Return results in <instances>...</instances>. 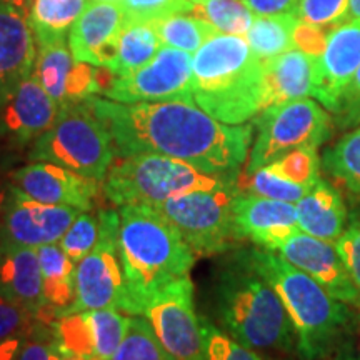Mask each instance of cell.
Segmentation results:
<instances>
[{"instance_id":"1","label":"cell","mask_w":360,"mask_h":360,"mask_svg":"<svg viewBox=\"0 0 360 360\" xmlns=\"http://www.w3.org/2000/svg\"><path fill=\"white\" fill-rule=\"evenodd\" d=\"M87 102L109 130L119 157L167 155L237 180L250 154L254 125L219 122L192 101L120 103L96 96Z\"/></svg>"},{"instance_id":"2","label":"cell","mask_w":360,"mask_h":360,"mask_svg":"<svg viewBox=\"0 0 360 360\" xmlns=\"http://www.w3.org/2000/svg\"><path fill=\"white\" fill-rule=\"evenodd\" d=\"M210 307L225 334L255 352H289L297 342L281 297L247 250L232 254L215 270Z\"/></svg>"},{"instance_id":"3","label":"cell","mask_w":360,"mask_h":360,"mask_svg":"<svg viewBox=\"0 0 360 360\" xmlns=\"http://www.w3.org/2000/svg\"><path fill=\"white\" fill-rule=\"evenodd\" d=\"M119 255L125 278L129 315H143L157 294L191 278L195 262L187 242L159 210L147 205L120 207Z\"/></svg>"},{"instance_id":"4","label":"cell","mask_w":360,"mask_h":360,"mask_svg":"<svg viewBox=\"0 0 360 360\" xmlns=\"http://www.w3.org/2000/svg\"><path fill=\"white\" fill-rule=\"evenodd\" d=\"M192 98L219 122L247 124L265 109L264 60L242 35L215 34L192 57Z\"/></svg>"},{"instance_id":"5","label":"cell","mask_w":360,"mask_h":360,"mask_svg":"<svg viewBox=\"0 0 360 360\" xmlns=\"http://www.w3.org/2000/svg\"><path fill=\"white\" fill-rule=\"evenodd\" d=\"M255 269L281 297L295 330L297 350L305 360H319L335 349L350 322L349 305L342 304L321 283L269 249H249Z\"/></svg>"},{"instance_id":"6","label":"cell","mask_w":360,"mask_h":360,"mask_svg":"<svg viewBox=\"0 0 360 360\" xmlns=\"http://www.w3.org/2000/svg\"><path fill=\"white\" fill-rule=\"evenodd\" d=\"M237 180L210 175L187 162L159 154L122 157L103 179V193L112 204L157 209L172 197L236 186Z\"/></svg>"},{"instance_id":"7","label":"cell","mask_w":360,"mask_h":360,"mask_svg":"<svg viewBox=\"0 0 360 360\" xmlns=\"http://www.w3.org/2000/svg\"><path fill=\"white\" fill-rule=\"evenodd\" d=\"M114 155L109 130L85 101L58 107L52 127L32 143L27 159L51 162L102 182Z\"/></svg>"},{"instance_id":"8","label":"cell","mask_w":360,"mask_h":360,"mask_svg":"<svg viewBox=\"0 0 360 360\" xmlns=\"http://www.w3.org/2000/svg\"><path fill=\"white\" fill-rule=\"evenodd\" d=\"M255 134L244 174L259 169L300 148H319L332 137L330 112L314 98H297L270 105L255 117Z\"/></svg>"},{"instance_id":"9","label":"cell","mask_w":360,"mask_h":360,"mask_svg":"<svg viewBox=\"0 0 360 360\" xmlns=\"http://www.w3.org/2000/svg\"><path fill=\"white\" fill-rule=\"evenodd\" d=\"M237 184L217 191L191 192L165 200L155 210L177 229L195 255H219L242 242L233 219Z\"/></svg>"},{"instance_id":"10","label":"cell","mask_w":360,"mask_h":360,"mask_svg":"<svg viewBox=\"0 0 360 360\" xmlns=\"http://www.w3.org/2000/svg\"><path fill=\"white\" fill-rule=\"evenodd\" d=\"M101 238L97 245L77 264L75 302L64 315L115 309L124 312L125 278L119 255L120 215L112 209L98 210ZM62 315V317H64Z\"/></svg>"},{"instance_id":"11","label":"cell","mask_w":360,"mask_h":360,"mask_svg":"<svg viewBox=\"0 0 360 360\" xmlns=\"http://www.w3.org/2000/svg\"><path fill=\"white\" fill-rule=\"evenodd\" d=\"M105 97L120 103L192 101V57L186 51L164 47L148 64L117 75Z\"/></svg>"},{"instance_id":"12","label":"cell","mask_w":360,"mask_h":360,"mask_svg":"<svg viewBox=\"0 0 360 360\" xmlns=\"http://www.w3.org/2000/svg\"><path fill=\"white\" fill-rule=\"evenodd\" d=\"M143 315L175 360H205L204 335L193 309L191 278L172 283L157 294Z\"/></svg>"},{"instance_id":"13","label":"cell","mask_w":360,"mask_h":360,"mask_svg":"<svg viewBox=\"0 0 360 360\" xmlns=\"http://www.w3.org/2000/svg\"><path fill=\"white\" fill-rule=\"evenodd\" d=\"M80 210L51 205L30 199L8 184V193L0 220V245L39 247L57 244L77 219Z\"/></svg>"},{"instance_id":"14","label":"cell","mask_w":360,"mask_h":360,"mask_svg":"<svg viewBox=\"0 0 360 360\" xmlns=\"http://www.w3.org/2000/svg\"><path fill=\"white\" fill-rule=\"evenodd\" d=\"M58 103L30 75L0 105V152H19L52 127Z\"/></svg>"},{"instance_id":"15","label":"cell","mask_w":360,"mask_h":360,"mask_svg":"<svg viewBox=\"0 0 360 360\" xmlns=\"http://www.w3.org/2000/svg\"><path fill=\"white\" fill-rule=\"evenodd\" d=\"M8 184L30 199L51 205L74 207L89 212L97 197L98 182L51 162H30L8 175Z\"/></svg>"},{"instance_id":"16","label":"cell","mask_w":360,"mask_h":360,"mask_svg":"<svg viewBox=\"0 0 360 360\" xmlns=\"http://www.w3.org/2000/svg\"><path fill=\"white\" fill-rule=\"evenodd\" d=\"M277 252L287 262L321 283L334 299L360 309V294L355 289L334 242L299 232L283 242Z\"/></svg>"},{"instance_id":"17","label":"cell","mask_w":360,"mask_h":360,"mask_svg":"<svg viewBox=\"0 0 360 360\" xmlns=\"http://www.w3.org/2000/svg\"><path fill=\"white\" fill-rule=\"evenodd\" d=\"M233 219L242 240L269 250H278L283 242L300 232L297 207L255 193H238L233 200Z\"/></svg>"},{"instance_id":"18","label":"cell","mask_w":360,"mask_h":360,"mask_svg":"<svg viewBox=\"0 0 360 360\" xmlns=\"http://www.w3.org/2000/svg\"><path fill=\"white\" fill-rule=\"evenodd\" d=\"M317 65V92L314 98L335 114L345 89L360 67V19H349L330 30Z\"/></svg>"},{"instance_id":"19","label":"cell","mask_w":360,"mask_h":360,"mask_svg":"<svg viewBox=\"0 0 360 360\" xmlns=\"http://www.w3.org/2000/svg\"><path fill=\"white\" fill-rule=\"evenodd\" d=\"M124 24L125 12L120 2H85L69 32L72 56L79 62L109 67Z\"/></svg>"},{"instance_id":"20","label":"cell","mask_w":360,"mask_h":360,"mask_svg":"<svg viewBox=\"0 0 360 360\" xmlns=\"http://www.w3.org/2000/svg\"><path fill=\"white\" fill-rule=\"evenodd\" d=\"M37 42L29 17L0 4V105L32 75Z\"/></svg>"},{"instance_id":"21","label":"cell","mask_w":360,"mask_h":360,"mask_svg":"<svg viewBox=\"0 0 360 360\" xmlns=\"http://www.w3.org/2000/svg\"><path fill=\"white\" fill-rule=\"evenodd\" d=\"M319 57L299 49L264 60L265 109L276 103L315 97L319 77Z\"/></svg>"},{"instance_id":"22","label":"cell","mask_w":360,"mask_h":360,"mask_svg":"<svg viewBox=\"0 0 360 360\" xmlns=\"http://www.w3.org/2000/svg\"><path fill=\"white\" fill-rule=\"evenodd\" d=\"M0 295L32 312L44 307L42 269L37 250L0 245Z\"/></svg>"},{"instance_id":"23","label":"cell","mask_w":360,"mask_h":360,"mask_svg":"<svg viewBox=\"0 0 360 360\" xmlns=\"http://www.w3.org/2000/svg\"><path fill=\"white\" fill-rule=\"evenodd\" d=\"M295 207L300 232L312 237L335 244L347 227V207L340 192L327 180H319Z\"/></svg>"},{"instance_id":"24","label":"cell","mask_w":360,"mask_h":360,"mask_svg":"<svg viewBox=\"0 0 360 360\" xmlns=\"http://www.w3.org/2000/svg\"><path fill=\"white\" fill-rule=\"evenodd\" d=\"M37 255L42 269V292L45 304H49L62 317L75 302V262L65 254L60 244L39 247Z\"/></svg>"},{"instance_id":"25","label":"cell","mask_w":360,"mask_h":360,"mask_svg":"<svg viewBox=\"0 0 360 360\" xmlns=\"http://www.w3.org/2000/svg\"><path fill=\"white\" fill-rule=\"evenodd\" d=\"M164 47L162 40L147 22H125L115 42V53L107 69L115 75H125L141 69Z\"/></svg>"},{"instance_id":"26","label":"cell","mask_w":360,"mask_h":360,"mask_svg":"<svg viewBox=\"0 0 360 360\" xmlns=\"http://www.w3.org/2000/svg\"><path fill=\"white\" fill-rule=\"evenodd\" d=\"M75 64H77V60L72 56L65 39L37 45L34 75L42 84V87L47 90L49 96L58 103V107L65 103L67 85H69Z\"/></svg>"},{"instance_id":"27","label":"cell","mask_w":360,"mask_h":360,"mask_svg":"<svg viewBox=\"0 0 360 360\" xmlns=\"http://www.w3.org/2000/svg\"><path fill=\"white\" fill-rule=\"evenodd\" d=\"M84 7L85 0H32L27 17L37 45L65 39Z\"/></svg>"},{"instance_id":"28","label":"cell","mask_w":360,"mask_h":360,"mask_svg":"<svg viewBox=\"0 0 360 360\" xmlns=\"http://www.w3.org/2000/svg\"><path fill=\"white\" fill-rule=\"evenodd\" d=\"M295 13L274 17H255L245 34L252 52L262 60L272 58L294 49V29L297 25Z\"/></svg>"},{"instance_id":"29","label":"cell","mask_w":360,"mask_h":360,"mask_svg":"<svg viewBox=\"0 0 360 360\" xmlns=\"http://www.w3.org/2000/svg\"><path fill=\"white\" fill-rule=\"evenodd\" d=\"M322 167L354 199L360 200V125L323 152Z\"/></svg>"},{"instance_id":"30","label":"cell","mask_w":360,"mask_h":360,"mask_svg":"<svg viewBox=\"0 0 360 360\" xmlns=\"http://www.w3.org/2000/svg\"><path fill=\"white\" fill-rule=\"evenodd\" d=\"M152 25L159 34L162 44L188 53H195L207 40L220 34L212 24L192 13H175L152 22Z\"/></svg>"},{"instance_id":"31","label":"cell","mask_w":360,"mask_h":360,"mask_svg":"<svg viewBox=\"0 0 360 360\" xmlns=\"http://www.w3.org/2000/svg\"><path fill=\"white\" fill-rule=\"evenodd\" d=\"M110 360H175L164 347L150 322L141 315H130L122 344Z\"/></svg>"},{"instance_id":"32","label":"cell","mask_w":360,"mask_h":360,"mask_svg":"<svg viewBox=\"0 0 360 360\" xmlns=\"http://www.w3.org/2000/svg\"><path fill=\"white\" fill-rule=\"evenodd\" d=\"M191 2L193 6L192 15L205 19L220 34L245 37L247 30L255 19L254 13L240 0H191Z\"/></svg>"},{"instance_id":"33","label":"cell","mask_w":360,"mask_h":360,"mask_svg":"<svg viewBox=\"0 0 360 360\" xmlns=\"http://www.w3.org/2000/svg\"><path fill=\"white\" fill-rule=\"evenodd\" d=\"M52 327L53 337H56V342L62 354L97 357L92 326H90L87 312L58 317Z\"/></svg>"},{"instance_id":"34","label":"cell","mask_w":360,"mask_h":360,"mask_svg":"<svg viewBox=\"0 0 360 360\" xmlns=\"http://www.w3.org/2000/svg\"><path fill=\"white\" fill-rule=\"evenodd\" d=\"M92 326L96 355L98 360H110L119 345L122 344L125 330L129 327L130 315H124L120 310L102 309L87 312Z\"/></svg>"},{"instance_id":"35","label":"cell","mask_w":360,"mask_h":360,"mask_svg":"<svg viewBox=\"0 0 360 360\" xmlns=\"http://www.w3.org/2000/svg\"><path fill=\"white\" fill-rule=\"evenodd\" d=\"M322 160L319 159L317 148H300L267 165L270 172L287 182L310 191L321 180Z\"/></svg>"},{"instance_id":"36","label":"cell","mask_w":360,"mask_h":360,"mask_svg":"<svg viewBox=\"0 0 360 360\" xmlns=\"http://www.w3.org/2000/svg\"><path fill=\"white\" fill-rule=\"evenodd\" d=\"M238 191H247L249 193H255V195L267 197V199L290 202V204H297L309 191L304 187L295 186V184L287 182L276 174L270 172L267 167L259 169L257 172L245 175L240 174L237 179Z\"/></svg>"},{"instance_id":"37","label":"cell","mask_w":360,"mask_h":360,"mask_svg":"<svg viewBox=\"0 0 360 360\" xmlns=\"http://www.w3.org/2000/svg\"><path fill=\"white\" fill-rule=\"evenodd\" d=\"M101 238V219L98 214L80 212L77 219L72 222L69 231L60 238V247L69 257L79 264L87 257Z\"/></svg>"},{"instance_id":"38","label":"cell","mask_w":360,"mask_h":360,"mask_svg":"<svg viewBox=\"0 0 360 360\" xmlns=\"http://www.w3.org/2000/svg\"><path fill=\"white\" fill-rule=\"evenodd\" d=\"M200 326L204 335L205 360H265L259 352L238 344L205 319H202Z\"/></svg>"},{"instance_id":"39","label":"cell","mask_w":360,"mask_h":360,"mask_svg":"<svg viewBox=\"0 0 360 360\" xmlns=\"http://www.w3.org/2000/svg\"><path fill=\"white\" fill-rule=\"evenodd\" d=\"M125 12V22H152L175 15L192 13L191 0H119Z\"/></svg>"},{"instance_id":"40","label":"cell","mask_w":360,"mask_h":360,"mask_svg":"<svg viewBox=\"0 0 360 360\" xmlns=\"http://www.w3.org/2000/svg\"><path fill=\"white\" fill-rule=\"evenodd\" d=\"M295 15L307 24L334 29L349 20V0H299Z\"/></svg>"},{"instance_id":"41","label":"cell","mask_w":360,"mask_h":360,"mask_svg":"<svg viewBox=\"0 0 360 360\" xmlns=\"http://www.w3.org/2000/svg\"><path fill=\"white\" fill-rule=\"evenodd\" d=\"M37 322L35 312L7 297L0 295V344L29 335Z\"/></svg>"},{"instance_id":"42","label":"cell","mask_w":360,"mask_h":360,"mask_svg":"<svg viewBox=\"0 0 360 360\" xmlns=\"http://www.w3.org/2000/svg\"><path fill=\"white\" fill-rule=\"evenodd\" d=\"M53 323L35 322L32 330L25 337L15 360H64L53 337Z\"/></svg>"},{"instance_id":"43","label":"cell","mask_w":360,"mask_h":360,"mask_svg":"<svg viewBox=\"0 0 360 360\" xmlns=\"http://www.w3.org/2000/svg\"><path fill=\"white\" fill-rule=\"evenodd\" d=\"M335 247L347 267L355 289L360 294V209H355L349 215L347 227L339 237V240L335 242Z\"/></svg>"},{"instance_id":"44","label":"cell","mask_w":360,"mask_h":360,"mask_svg":"<svg viewBox=\"0 0 360 360\" xmlns=\"http://www.w3.org/2000/svg\"><path fill=\"white\" fill-rule=\"evenodd\" d=\"M332 29L307 24V22L299 20L294 29V49H299L309 56L321 57L326 51L328 34Z\"/></svg>"},{"instance_id":"45","label":"cell","mask_w":360,"mask_h":360,"mask_svg":"<svg viewBox=\"0 0 360 360\" xmlns=\"http://www.w3.org/2000/svg\"><path fill=\"white\" fill-rule=\"evenodd\" d=\"M335 115L342 127H357L360 124V67L350 80L349 87L345 89Z\"/></svg>"},{"instance_id":"46","label":"cell","mask_w":360,"mask_h":360,"mask_svg":"<svg viewBox=\"0 0 360 360\" xmlns=\"http://www.w3.org/2000/svg\"><path fill=\"white\" fill-rule=\"evenodd\" d=\"M255 17H274L295 13L299 0H240Z\"/></svg>"},{"instance_id":"47","label":"cell","mask_w":360,"mask_h":360,"mask_svg":"<svg viewBox=\"0 0 360 360\" xmlns=\"http://www.w3.org/2000/svg\"><path fill=\"white\" fill-rule=\"evenodd\" d=\"M334 360H360V352L355 350L350 342H342L335 350Z\"/></svg>"},{"instance_id":"48","label":"cell","mask_w":360,"mask_h":360,"mask_svg":"<svg viewBox=\"0 0 360 360\" xmlns=\"http://www.w3.org/2000/svg\"><path fill=\"white\" fill-rule=\"evenodd\" d=\"M0 4H6V6H11L17 8V11H20L22 13H25V15H29L32 0H0Z\"/></svg>"},{"instance_id":"49","label":"cell","mask_w":360,"mask_h":360,"mask_svg":"<svg viewBox=\"0 0 360 360\" xmlns=\"http://www.w3.org/2000/svg\"><path fill=\"white\" fill-rule=\"evenodd\" d=\"M7 193H8V182H2L0 180V220H2V212H4V205H6L7 200Z\"/></svg>"},{"instance_id":"50","label":"cell","mask_w":360,"mask_h":360,"mask_svg":"<svg viewBox=\"0 0 360 360\" xmlns=\"http://www.w3.org/2000/svg\"><path fill=\"white\" fill-rule=\"evenodd\" d=\"M349 19H360V0H349Z\"/></svg>"},{"instance_id":"51","label":"cell","mask_w":360,"mask_h":360,"mask_svg":"<svg viewBox=\"0 0 360 360\" xmlns=\"http://www.w3.org/2000/svg\"><path fill=\"white\" fill-rule=\"evenodd\" d=\"M85 2H119V0H85Z\"/></svg>"},{"instance_id":"52","label":"cell","mask_w":360,"mask_h":360,"mask_svg":"<svg viewBox=\"0 0 360 360\" xmlns=\"http://www.w3.org/2000/svg\"><path fill=\"white\" fill-rule=\"evenodd\" d=\"M359 330H360V322H359Z\"/></svg>"}]
</instances>
